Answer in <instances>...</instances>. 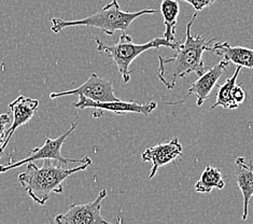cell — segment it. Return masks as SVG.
<instances>
[{
	"label": "cell",
	"instance_id": "obj_1",
	"mask_svg": "<svg viewBox=\"0 0 253 224\" xmlns=\"http://www.w3.org/2000/svg\"><path fill=\"white\" fill-rule=\"evenodd\" d=\"M196 16L197 14L195 13L186 25L185 39L180 41L178 46L173 50V56H159L158 77L168 90H172L176 87L179 79H182L192 72L200 77L208 69L203 60V54L208 51L210 44L215 42V39L207 40L204 35H192L191 29Z\"/></svg>",
	"mask_w": 253,
	"mask_h": 224
},
{
	"label": "cell",
	"instance_id": "obj_2",
	"mask_svg": "<svg viewBox=\"0 0 253 224\" xmlns=\"http://www.w3.org/2000/svg\"><path fill=\"white\" fill-rule=\"evenodd\" d=\"M92 160L74 168H63L55 165L52 160H44L43 166L38 167L35 162L26 164V171L19 175V181L34 202L44 205L52 193H63V182L71 175L85 171L91 166Z\"/></svg>",
	"mask_w": 253,
	"mask_h": 224
},
{
	"label": "cell",
	"instance_id": "obj_3",
	"mask_svg": "<svg viewBox=\"0 0 253 224\" xmlns=\"http://www.w3.org/2000/svg\"><path fill=\"white\" fill-rule=\"evenodd\" d=\"M155 13L156 10L154 9H144L138 12H126L120 7L118 0H111L109 3L96 12L95 14L81 20L67 21L54 17L51 20V30L55 34H63L65 28L71 26H88L98 28L104 34L113 37L114 33L118 30L125 32L138 17Z\"/></svg>",
	"mask_w": 253,
	"mask_h": 224
},
{
	"label": "cell",
	"instance_id": "obj_4",
	"mask_svg": "<svg viewBox=\"0 0 253 224\" xmlns=\"http://www.w3.org/2000/svg\"><path fill=\"white\" fill-rule=\"evenodd\" d=\"M96 46H97V51L102 54L110 57L114 65L122 77V80L124 83H128L130 80V76L132 70L129 69L131 63L140 55L150 49H159L162 46H167L170 49L174 50L178 46L179 42H168L165 38H155L151 41L147 42V44L142 45H136L132 42L131 37L123 32V34L120 37L119 41L113 45H106L100 39H95Z\"/></svg>",
	"mask_w": 253,
	"mask_h": 224
},
{
	"label": "cell",
	"instance_id": "obj_5",
	"mask_svg": "<svg viewBox=\"0 0 253 224\" xmlns=\"http://www.w3.org/2000/svg\"><path fill=\"white\" fill-rule=\"evenodd\" d=\"M77 125H78L77 122L72 123L68 131H66L63 135H61L55 139L47 137L45 139V142L43 146L36 147L32 150H29V155L26 156L25 159L17 161V162H12V160L10 159L9 164L0 165V174L8 173L9 171H11V169H14L16 167H21L23 165H26L29 162H36L39 160L57 161L59 164H62V165L69 164V163H78V164H82V163H85L88 160H91L87 155L84 156L81 160L66 159V157H64L62 155V148L66 141V139H67L71 133L76 130Z\"/></svg>",
	"mask_w": 253,
	"mask_h": 224
},
{
	"label": "cell",
	"instance_id": "obj_6",
	"mask_svg": "<svg viewBox=\"0 0 253 224\" xmlns=\"http://www.w3.org/2000/svg\"><path fill=\"white\" fill-rule=\"evenodd\" d=\"M76 95L79 97L78 102L84 99H91L97 102L118 100L119 98L114 94L113 84L110 80L106 78H100L96 74H91L87 80L81 84L77 89L64 90V92H55L50 94V98L54 99L57 97H64V96Z\"/></svg>",
	"mask_w": 253,
	"mask_h": 224
},
{
	"label": "cell",
	"instance_id": "obj_7",
	"mask_svg": "<svg viewBox=\"0 0 253 224\" xmlns=\"http://www.w3.org/2000/svg\"><path fill=\"white\" fill-rule=\"evenodd\" d=\"M107 195V190L104 189L93 202L72 204L65 214L57 215L53 221L57 224H109L101 216V203Z\"/></svg>",
	"mask_w": 253,
	"mask_h": 224
},
{
	"label": "cell",
	"instance_id": "obj_8",
	"mask_svg": "<svg viewBox=\"0 0 253 224\" xmlns=\"http://www.w3.org/2000/svg\"><path fill=\"white\" fill-rule=\"evenodd\" d=\"M74 107L78 109H92L93 110V118H100L105 111L112 112L119 116L127 113H140L143 116H149L154 109L158 107V104L154 101L146 102V104H140L139 101H122V100H112V101H105V102H97L91 99H84L80 102H75Z\"/></svg>",
	"mask_w": 253,
	"mask_h": 224
},
{
	"label": "cell",
	"instance_id": "obj_9",
	"mask_svg": "<svg viewBox=\"0 0 253 224\" xmlns=\"http://www.w3.org/2000/svg\"><path fill=\"white\" fill-rule=\"evenodd\" d=\"M182 144L180 143L179 139L174 137L170 141L166 143H159L156 146L146 149L141 154L142 162L152 163L151 173L149 175V179H152L158 173L159 168L169 164L182 154Z\"/></svg>",
	"mask_w": 253,
	"mask_h": 224
},
{
	"label": "cell",
	"instance_id": "obj_10",
	"mask_svg": "<svg viewBox=\"0 0 253 224\" xmlns=\"http://www.w3.org/2000/svg\"><path fill=\"white\" fill-rule=\"evenodd\" d=\"M227 66H228L227 60L223 59L219 64L213 66L212 68L207 69L202 76H200V78H198L194 83L192 84L188 92H186L185 98H183L182 100H180L178 102H173L172 105L181 104V102H183L186 98H188L191 94H195L197 97V100H196L197 107L203 106L204 101L209 97L210 94H211L216 82H218V80L222 77V75L226 71Z\"/></svg>",
	"mask_w": 253,
	"mask_h": 224
},
{
	"label": "cell",
	"instance_id": "obj_11",
	"mask_svg": "<svg viewBox=\"0 0 253 224\" xmlns=\"http://www.w3.org/2000/svg\"><path fill=\"white\" fill-rule=\"evenodd\" d=\"M38 107V99L26 97V96L24 95H20L19 97L10 102L9 109L12 112V116H13V121H12L11 126L9 127V130H7V133H5L4 142L2 146L3 151L7 148L10 139L13 136L15 131L19 129V127L29 123V121L32 120V118L35 116V113L37 112Z\"/></svg>",
	"mask_w": 253,
	"mask_h": 224
},
{
	"label": "cell",
	"instance_id": "obj_12",
	"mask_svg": "<svg viewBox=\"0 0 253 224\" xmlns=\"http://www.w3.org/2000/svg\"><path fill=\"white\" fill-rule=\"evenodd\" d=\"M234 177L236 179L239 190L242 191L244 197V213L243 220L248 219L249 204L253 196V164L251 161L238 156L235 160Z\"/></svg>",
	"mask_w": 253,
	"mask_h": 224
},
{
	"label": "cell",
	"instance_id": "obj_13",
	"mask_svg": "<svg viewBox=\"0 0 253 224\" xmlns=\"http://www.w3.org/2000/svg\"><path fill=\"white\" fill-rule=\"evenodd\" d=\"M208 52H212L216 55L244 68L253 69V50L244 46H232L227 41L215 42L212 46H209Z\"/></svg>",
	"mask_w": 253,
	"mask_h": 224
},
{
	"label": "cell",
	"instance_id": "obj_14",
	"mask_svg": "<svg viewBox=\"0 0 253 224\" xmlns=\"http://www.w3.org/2000/svg\"><path fill=\"white\" fill-rule=\"evenodd\" d=\"M161 12L165 25L164 38L168 42H174L176 41L177 20L180 13L178 0H162Z\"/></svg>",
	"mask_w": 253,
	"mask_h": 224
},
{
	"label": "cell",
	"instance_id": "obj_15",
	"mask_svg": "<svg viewBox=\"0 0 253 224\" xmlns=\"http://www.w3.org/2000/svg\"><path fill=\"white\" fill-rule=\"evenodd\" d=\"M242 69V66H237L234 75L230 79H227V80L219 88L218 94H216V100L212 105L211 109H214L216 107H223L224 109H228V110H234V109H237L239 107V104H237V102L234 100L232 94L235 86H236L237 78Z\"/></svg>",
	"mask_w": 253,
	"mask_h": 224
},
{
	"label": "cell",
	"instance_id": "obj_16",
	"mask_svg": "<svg viewBox=\"0 0 253 224\" xmlns=\"http://www.w3.org/2000/svg\"><path fill=\"white\" fill-rule=\"evenodd\" d=\"M194 187L198 193H210L213 189H224L225 181L222 177L220 168L207 166L204 169Z\"/></svg>",
	"mask_w": 253,
	"mask_h": 224
},
{
	"label": "cell",
	"instance_id": "obj_17",
	"mask_svg": "<svg viewBox=\"0 0 253 224\" xmlns=\"http://www.w3.org/2000/svg\"><path fill=\"white\" fill-rule=\"evenodd\" d=\"M10 121H11L10 114H8V113L0 114V157H1V155L3 153L2 146L4 142L5 133H7V129H5V126H7V124H9Z\"/></svg>",
	"mask_w": 253,
	"mask_h": 224
},
{
	"label": "cell",
	"instance_id": "obj_18",
	"mask_svg": "<svg viewBox=\"0 0 253 224\" xmlns=\"http://www.w3.org/2000/svg\"><path fill=\"white\" fill-rule=\"evenodd\" d=\"M182 1L190 3L196 11H203L205 8L211 7L218 0H182Z\"/></svg>",
	"mask_w": 253,
	"mask_h": 224
},
{
	"label": "cell",
	"instance_id": "obj_19",
	"mask_svg": "<svg viewBox=\"0 0 253 224\" xmlns=\"http://www.w3.org/2000/svg\"><path fill=\"white\" fill-rule=\"evenodd\" d=\"M233 98L237 102V104H242V102L246 99V93L244 89L242 88V84H236L233 90Z\"/></svg>",
	"mask_w": 253,
	"mask_h": 224
}]
</instances>
